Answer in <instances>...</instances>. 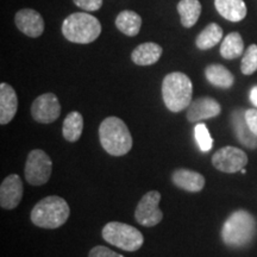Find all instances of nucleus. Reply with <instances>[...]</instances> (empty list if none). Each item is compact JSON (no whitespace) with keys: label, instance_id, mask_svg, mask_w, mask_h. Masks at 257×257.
Wrapping results in <instances>:
<instances>
[{"label":"nucleus","instance_id":"nucleus-17","mask_svg":"<svg viewBox=\"0 0 257 257\" xmlns=\"http://www.w3.org/2000/svg\"><path fill=\"white\" fill-rule=\"evenodd\" d=\"M162 53V47L159 44L147 42V43L140 44L135 48L133 54H131V60L137 66H152L160 60Z\"/></svg>","mask_w":257,"mask_h":257},{"label":"nucleus","instance_id":"nucleus-12","mask_svg":"<svg viewBox=\"0 0 257 257\" xmlns=\"http://www.w3.org/2000/svg\"><path fill=\"white\" fill-rule=\"evenodd\" d=\"M221 112V107L216 99L211 96H201L191 102L187 108V119L189 123L210 119L217 117Z\"/></svg>","mask_w":257,"mask_h":257},{"label":"nucleus","instance_id":"nucleus-10","mask_svg":"<svg viewBox=\"0 0 257 257\" xmlns=\"http://www.w3.org/2000/svg\"><path fill=\"white\" fill-rule=\"evenodd\" d=\"M60 114L61 105L54 93H46L37 96L31 105V115L37 123H54L60 117Z\"/></svg>","mask_w":257,"mask_h":257},{"label":"nucleus","instance_id":"nucleus-9","mask_svg":"<svg viewBox=\"0 0 257 257\" xmlns=\"http://www.w3.org/2000/svg\"><path fill=\"white\" fill-rule=\"evenodd\" d=\"M248 163V156L242 149L236 147H224L212 156V165L223 173H237Z\"/></svg>","mask_w":257,"mask_h":257},{"label":"nucleus","instance_id":"nucleus-2","mask_svg":"<svg viewBox=\"0 0 257 257\" xmlns=\"http://www.w3.org/2000/svg\"><path fill=\"white\" fill-rule=\"evenodd\" d=\"M101 147L112 156H124L133 148V137L126 124L118 117L105 118L99 126Z\"/></svg>","mask_w":257,"mask_h":257},{"label":"nucleus","instance_id":"nucleus-27","mask_svg":"<svg viewBox=\"0 0 257 257\" xmlns=\"http://www.w3.org/2000/svg\"><path fill=\"white\" fill-rule=\"evenodd\" d=\"M74 4L86 12L98 11L102 6V0H73Z\"/></svg>","mask_w":257,"mask_h":257},{"label":"nucleus","instance_id":"nucleus-6","mask_svg":"<svg viewBox=\"0 0 257 257\" xmlns=\"http://www.w3.org/2000/svg\"><path fill=\"white\" fill-rule=\"evenodd\" d=\"M101 234L106 242L125 251H137L142 248L144 243V237L141 231L120 221H110L106 224Z\"/></svg>","mask_w":257,"mask_h":257},{"label":"nucleus","instance_id":"nucleus-28","mask_svg":"<svg viewBox=\"0 0 257 257\" xmlns=\"http://www.w3.org/2000/svg\"><path fill=\"white\" fill-rule=\"evenodd\" d=\"M88 257H124V256L113 251V250L106 248V246L98 245V246H94V248L89 251Z\"/></svg>","mask_w":257,"mask_h":257},{"label":"nucleus","instance_id":"nucleus-16","mask_svg":"<svg viewBox=\"0 0 257 257\" xmlns=\"http://www.w3.org/2000/svg\"><path fill=\"white\" fill-rule=\"evenodd\" d=\"M172 181L186 192L198 193L205 187V178L200 173L189 169H178L173 173Z\"/></svg>","mask_w":257,"mask_h":257},{"label":"nucleus","instance_id":"nucleus-18","mask_svg":"<svg viewBox=\"0 0 257 257\" xmlns=\"http://www.w3.org/2000/svg\"><path fill=\"white\" fill-rule=\"evenodd\" d=\"M218 14L230 22H240L246 16L244 0H214Z\"/></svg>","mask_w":257,"mask_h":257},{"label":"nucleus","instance_id":"nucleus-14","mask_svg":"<svg viewBox=\"0 0 257 257\" xmlns=\"http://www.w3.org/2000/svg\"><path fill=\"white\" fill-rule=\"evenodd\" d=\"M231 124H232L233 133L240 144L248 149H256L257 136L250 130L248 123L245 120V112L236 110L231 113Z\"/></svg>","mask_w":257,"mask_h":257},{"label":"nucleus","instance_id":"nucleus-22","mask_svg":"<svg viewBox=\"0 0 257 257\" xmlns=\"http://www.w3.org/2000/svg\"><path fill=\"white\" fill-rule=\"evenodd\" d=\"M83 130V118L81 113L73 111L67 114L62 125V135L68 142H76L81 137Z\"/></svg>","mask_w":257,"mask_h":257},{"label":"nucleus","instance_id":"nucleus-15","mask_svg":"<svg viewBox=\"0 0 257 257\" xmlns=\"http://www.w3.org/2000/svg\"><path fill=\"white\" fill-rule=\"evenodd\" d=\"M18 98L9 83L0 85V124L5 125L14 119L17 113Z\"/></svg>","mask_w":257,"mask_h":257},{"label":"nucleus","instance_id":"nucleus-30","mask_svg":"<svg viewBox=\"0 0 257 257\" xmlns=\"http://www.w3.org/2000/svg\"><path fill=\"white\" fill-rule=\"evenodd\" d=\"M250 101L252 102L253 106L257 107V86L252 87L251 91H250Z\"/></svg>","mask_w":257,"mask_h":257},{"label":"nucleus","instance_id":"nucleus-7","mask_svg":"<svg viewBox=\"0 0 257 257\" xmlns=\"http://www.w3.org/2000/svg\"><path fill=\"white\" fill-rule=\"evenodd\" d=\"M53 162L43 150L35 149L29 153L25 163V179L32 186H42L49 181Z\"/></svg>","mask_w":257,"mask_h":257},{"label":"nucleus","instance_id":"nucleus-26","mask_svg":"<svg viewBox=\"0 0 257 257\" xmlns=\"http://www.w3.org/2000/svg\"><path fill=\"white\" fill-rule=\"evenodd\" d=\"M194 136H195V141H197L198 143L199 149L204 153L210 152L212 147H213V140H212L210 131H208L206 125L202 123H199L195 125Z\"/></svg>","mask_w":257,"mask_h":257},{"label":"nucleus","instance_id":"nucleus-23","mask_svg":"<svg viewBox=\"0 0 257 257\" xmlns=\"http://www.w3.org/2000/svg\"><path fill=\"white\" fill-rule=\"evenodd\" d=\"M221 40H223V29L217 23H211L198 35L195 44L200 50H208L217 46Z\"/></svg>","mask_w":257,"mask_h":257},{"label":"nucleus","instance_id":"nucleus-5","mask_svg":"<svg viewBox=\"0 0 257 257\" xmlns=\"http://www.w3.org/2000/svg\"><path fill=\"white\" fill-rule=\"evenodd\" d=\"M62 34L72 43L88 44L100 36L101 24L87 12H76L63 21Z\"/></svg>","mask_w":257,"mask_h":257},{"label":"nucleus","instance_id":"nucleus-25","mask_svg":"<svg viewBox=\"0 0 257 257\" xmlns=\"http://www.w3.org/2000/svg\"><path fill=\"white\" fill-rule=\"evenodd\" d=\"M240 70L244 75H251L257 70V46L251 44L245 50L240 63Z\"/></svg>","mask_w":257,"mask_h":257},{"label":"nucleus","instance_id":"nucleus-1","mask_svg":"<svg viewBox=\"0 0 257 257\" xmlns=\"http://www.w3.org/2000/svg\"><path fill=\"white\" fill-rule=\"evenodd\" d=\"M257 233V220L245 210L233 212L221 227V239L230 248H245Z\"/></svg>","mask_w":257,"mask_h":257},{"label":"nucleus","instance_id":"nucleus-11","mask_svg":"<svg viewBox=\"0 0 257 257\" xmlns=\"http://www.w3.org/2000/svg\"><path fill=\"white\" fill-rule=\"evenodd\" d=\"M23 182L17 174L4 179L0 186V206L5 210H15L23 199Z\"/></svg>","mask_w":257,"mask_h":257},{"label":"nucleus","instance_id":"nucleus-19","mask_svg":"<svg viewBox=\"0 0 257 257\" xmlns=\"http://www.w3.org/2000/svg\"><path fill=\"white\" fill-rule=\"evenodd\" d=\"M115 27L126 36H137L142 27V18L131 10H124L115 18Z\"/></svg>","mask_w":257,"mask_h":257},{"label":"nucleus","instance_id":"nucleus-20","mask_svg":"<svg viewBox=\"0 0 257 257\" xmlns=\"http://www.w3.org/2000/svg\"><path fill=\"white\" fill-rule=\"evenodd\" d=\"M205 76L211 85L219 88H230L234 82L232 73L221 64H210L205 69Z\"/></svg>","mask_w":257,"mask_h":257},{"label":"nucleus","instance_id":"nucleus-29","mask_svg":"<svg viewBox=\"0 0 257 257\" xmlns=\"http://www.w3.org/2000/svg\"><path fill=\"white\" fill-rule=\"evenodd\" d=\"M245 120L248 123L250 130L257 136V110L250 108L245 111Z\"/></svg>","mask_w":257,"mask_h":257},{"label":"nucleus","instance_id":"nucleus-21","mask_svg":"<svg viewBox=\"0 0 257 257\" xmlns=\"http://www.w3.org/2000/svg\"><path fill=\"white\" fill-rule=\"evenodd\" d=\"M178 12L182 27L189 29L197 24L201 15V4L199 0H180Z\"/></svg>","mask_w":257,"mask_h":257},{"label":"nucleus","instance_id":"nucleus-4","mask_svg":"<svg viewBox=\"0 0 257 257\" xmlns=\"http://www.w3.org/2000/svg\"><path fill=\"white\" fill-rule=\"evenodd\" d=\"M193 85L191 79L181 72L170 73L162 82V98L166 107L172 112H181L192 102Z\"/></svg>","mask_w":257,"mask_h":257},{"label":"nucleus","instance_id":"nucleus-24","mask_svg":"<svg viewBox=\"0 0 257 257\" xmlns=\"http://www.w3.org/2000/svg\"><path fill=\"white\" fill-rule=\"evenodd\" d=\"M244 42L238 32H231L224 38L220 46V55L226 60H233L243 55Z\"/></svg>","mask_w":257,"mask_h":257},{"label":"nucleus","instance_id":"nucleus-13","mask_svg":"<svg viewBox=\"0 0 257 257\" xmlns=\"http://www.w3.org/2000/svg\"><path fill=\"white\" fill-rule=\"evenodd\" d=\"M15 23L19 31L32 38L40 37L44 31V19L36 10H19L15 17Z\"/></svg>","mask_w":257,"mask_h":257},{"label":"nucleus","instance_id":"nucleus-3","mask_svg":"<svg viewBox=\"0 0 257 257\" xmlns=\"http://www.w3.org/2000/svg\"><path fill=\"white\" fill-rule=\"evenodd\" d=\"M70 208L68 202L56 195L42 199L31 211V221L42 229H57L68 220Z\"/></svg>","mask_w":257,"mask_h":257},{"label":"nucleus","instance_id":"nucleus-8","mask_svg":"<svg viewBox=\"0 0 257 257\" xmlns=\"http://www.w3.org/2000/svg\"><path fill=\"white\" fill-rule=\"evenodd\" d=\"M160 201V192L150 191L146 193L138 202L136 211H135V218L137 223L146 227H152L159 224L163 218V212L159 207Z\"/></svg>","mask_w":257,"mask_h":257}]
</instances>
